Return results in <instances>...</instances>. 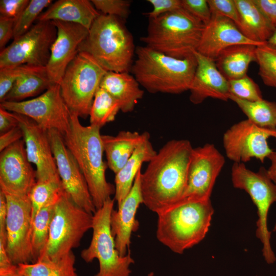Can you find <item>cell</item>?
Returning a JSON list of instances; mask_svg holds the SVG:
<instances>
[{
  "label": "cell",
  "instance_id": "6da1fadb",
  "mask_svg": "<svg viewBox=\"0 0 276 276\" xmlns=\"http://www.w3.org/2000/svg\"><path fill=\"white\" fill-rule=\"evenodd\" d=\"M193 147L187 140L168 141L140 175L144 204L158 214L176 203L185 190Z\"/></svg>",
  "mask_w": 276,
  "mask_h": 276
},
{
  "label": "cell",
  "instance_id": "7a4b0ae2",
  "mask_svg": "<svg viewBox=\"0 0 276 276\" xmlns=\"http://www.w3.org/2000/svg\"><path fill=\"white\" fill-rule=\"evenodd\" d=\"M100 129L91 125L83 126L79 117L71 112L70 128L62 136L83 173L96 210L115 193V186L106 178L108 166L103 159L104 151Z\"/></svg>",
  "mask_w": 276,
  "mask_h": 276
},
{
  "label": "cell",
  "instance_id": "3957f363",
  "mask_svg": "<svg viewBox=\"0 0 276 276\" xmlns=\"http://www.w3.org/2000/svg\"><path fill=\"white\" fill-rule=\"evenodd\" d=\"M131 71L149 93L179 94L189 90L197 67L193 53L179 59L146 45L136 48Z\"/></svg>",
  "mask_w": 276,
  "mask_h": 276
},
{
  "label": "cell",
  "instance_id": "277c9868",
  "mask_svg": "<svg viewBox=\"0 0 276 276\" xmlns=\"http://www.w3.org/2000/svg\"><path fill=\"white\" fill-rule=\"evenodd\" d=\"M214 212L210 199L178 201L157 214L156 238L173 252L181 254L205 238Z\"/></svg>",
  "mask_w": 276,
  "mask_h": 276
},
{
  "label": "cell",
  "instance_id": "5b68a950",
  "mask_svg": "<svg viewBox=\"0 0 276 276\" xmlns=\"http://www.w3.org/2000/svg\"><path fill=\"white\" fill-rule=\"evenodd\" d=\"M124 22L116 16L101 13L80 45L79 52L90 54L107 71L129 72L136 48Z\"/></svg>",
  "mask_w": 276,
  "mask_h": 276
},
{
  "label": "cell",
  "instance_id": "8992f818",
  "mask_svg": "<svg viewBox=\"0 0 276 276\" xmlns=\"http://www.w3.org/2000/svg\"><path fill=\"white\" fill-rule=\"evenodd\" d=\"M204 25L183 8L149 19L145 45L176 58L197 50Z\"/></svg>",
  "mask_w": 276,
  "mask_h": 276
},
{
  "label": "cell",
  "instance_id": "52a82bcc",
  "mask_svg": "<svg viewBox=\"0 0 276 276\" xmlns=\"http://www.w3.org/2000/svg\"><path fill=\"white\" fill-rule=\"evenodd\" d=\"M108 71L88 53L79 52L59 83L62 97L72 112L86 119L101 81Z\"/></svg>",
  "mask_w": 276,
  "mask_h": 276
},
{
  "label": "cell",
  "instance_id": "ba28073f",
  "mask_svg": "<svg viewBox=\"0 0 276 276\" xmlns=\"http://www.w3.org/2000/svg\"><path fill=\"white\" fill-rule=\"evenodd\" d=\"M93 224V214L76 204L63 190L55 205L48 242L42 256L56 260L68 254L80 246Z\"/></svg>",
  "mask_w": 276,
  "mask_h": 276
},
{
  "label": "cell",
  "instance_id": "9c48e42d",
  "mask_svg": "<svg viewBox=\"0 0 276 276\" xmlns=\"http://www.w3.org/2000/svg\"><path fill=\"white\" fill-rule=\"evenodd\" d=\"M114 201L108 199L93 214L92 238L89 246L81 252L86 263L98 260L99 269L95 276H130V266L134 262L130 251L122 257L116 248L110 226Z\"/></svg>",
  "mask_w": 276,
  "mask_h": 276
},
{
  "label": "cell",
  "instance_id": "30bf717a",
  "mask_svg": "<svg viewBox=\"0 0 276 276\" xmlns=\"http://www.w3.org/2000/svg\"><path fill=\"white\" fill-rule=\"evenodd\" d=\"M231 178L233 187L246 191L256 206L258 216L256 237L262 243V255L266 262L273 264L276 257L271 246V233L268 229L267 217L271 205L276 202V185L264 167H260L257 172H254L244 163H234Z\"/></svg>",
  "mask_w": 276,
  "mask_h": 276
},
{
  "label": "cell",
  "instance_id": "8fae6325",
  "mask_svg": "<svg viewBox=\"0 0 276 276\" xmlns=\"http://www.w3.org/2000/svg\"><path fill=\"white\" fill-rule=\"evenodd\" d=\"M56 36L57 28L52 21H36L1 51L0 68L23 64L46 67Z\"/></svg>",
  "mask_w": 276,
  "mask_h": 276
},
{
  "label": "cell",
  "instance_id": "7c38bea8",
  "mask_svg": "<svg viewBox=\"0 0 276 276\" xmlns=\"http://www.w3.org/2000/svg\"><path fill=\"white\" fill-rule=\"evenodd\" d=\"M1 190L7 203L6 250L8 257L14 265L34 263L31 241L32 211L29 195Z\"/></svg>",
  "mask_w": 276,
  "mask_h": 276
},
{
  "label": "cell",
  "instance_id": "4fadbf2b",
  "mask_svg": "<svg viewBox=\"0 0 276 276\" xmlns=\"http://www.w3.org/2000/svg\"><path fill=\"white\" fill-rule=\"evenodd\" d=\"M0 106L30 118L47 130H56L62 136L70 127L71 111L62 97L59 84L52 85L43 94L31 100L4 101Z\"/></svg>",
  "mask_w": 276,
  "mask_h": 276
},
{
  "label": "cell",
  "instance_id": "5bb4252c",
  "mask_svg": "<svg viewBox=\"0 0 276 276\" xmlns=\"http://www.w3.org/2000/svg\"><path fill=\"white\" fill-rule=\"evenodd\" d=\"M276 139V129L258 126L248 119L232 125L223 134L226 157L234 163H245L255 158L263 163L273 151L267 140Z\"/></svg>",
  "mask_w": 276,
  "mask_h": 276
},
{
  "label": "cell",
  "instance_id": "9a60e30c",
  "mask_svg": "<svg viewBox=\"0 0 276 276\" xmlns=\"http://www.w3.org/2000/svg\"><path fill=\"white\" fill-rule=\"evenodd\" d=\"M225 163L224 156L213 144L206 143L194 148L187 185L177 202L210 199L217 178Z\"/></svg>",
  "mask_w": 276,
  "mask_h": 276
},
{
  "label": "cell",
  "instance_id": "2e32d148",
  "mask_svg": "<svg viewBox=\"0 0 276 276\" xmlns=\"http://www.w3.org/2000/svg\"><path fill=\"white\" fill-rule=\"evenodd\" d=\"M48 134L64 191L76 204L94 214L97 210L86 181L77 162L65 145L62 135L54 129L48 130Z\"/></svg>",
  "mask_w": 276,
  "mask_h": 276
},
{
  "label": "cell",
  "instance_id": "e0dca14e",
  "mask_svg": "<svg viewBox=\"0 0 276 276\" xmlns=\"http://www.w3.org/2000/svg\"><path fill=\"white\" fill-rule=\"evenodd\" d=\"M36 181V170L28 158L24 139L1 152V190L18 195H29Z\"/></svg>",
  "mask_w": 276,
  "mask_h": 276
},
{
  "label": "cell",
  "instance_id": "ac0fdd59",
  "mask_svg": "<svg viewBox=\"0 0 276 276\" xmlns=\"http://www.w3.org/2000/svg\"><path fill=\"white\" fill-rule=\"evenodd\" d=\"M14 113L22 130L28 158L36 168L37 181L60 179L48 130L25 116Z\"/></svg>",
  "mask_w": 276,
  "mask_h": 276
},
{
  "label": "cell",
  "instance_id": "d6986e66",
  "mask_svg": "<svg viewBox=\"0 0 276 276\" xmlns=\"http://www.w3.org/2000/svg\"><path fill=\"white\" fill-rule=\"evenodd\" d=\"M57 28V36L51 49L46 70L52 84H59L65 71L79 52L89 30L75 23L51 21Z\"/></svg>",
  "mask_w": 276,
  "mask_h": 276
},
{
  "label": "cell",
  "instance_id": "ffe728a7",
  "mask_svg": "<svg viewBox=\"0 0 276 276\" xmlns=\"http://www.w3.org/2000/svg\"><path fill=\"white\" fill-rule=\"evenodd\" d=\"M259 44L246 38L236 25L225 17L212 15L204 25L197 51L215 61L226 48L235 45Z\"/></svg>",
  "mask_w": 276,
  "mask_h": 276
},
{
  "label": "cell",
  "instance_id": "44dd1931",
  "mask_svg": "<svg viewBox=\"0 0 276 276\" xmlns=\"http://www.w3.org/2000/svg\"><path fill=\"white\" fill-rule=\"evenodd\" d=\"M194 54L197 67L189 89L191 102L199 104L208 98L227 101L230 95L228 80L219 71L215 61L197 51Z\"/></svg>",
  "mask_w": 276,
  "mask_h": 276
},
{
  "label": "cell",
  "instance_id": "7402d4cb",
  "mask_svg": "<svg viewBox=\"0 0 276 276\" xmlns=\"http://www.w3.org/2000/svg\"><path fill=\"white\" fill-rule=\"evenodd\" d=\"M141 169L139 171L129 194L113 210L110 217V226L114 238L116 248L120 255L125 256L129 251L132 232L137 228L135 215L143 200L140 188Z\"/></svg>",
  "mask_w": 276,
  "mask_h": 276
},
{
  "label": "cell",
  "instance_id": "603a6c76",
  "mask_svg": "<svg viewBox=\"0 0 276 276\" xmlns=\"http://www.w3.org/2000/svg\"><path fill=\"white\" fill-rule=\"evenodd\" d=\"M101 14L91 1L58 0L42 12L37 21H54L75 23L89 29Z\"/></svg>",
  "mask_w": 276,
  "mask_h": 276
},
{
  "label": "cell",
  "instance_id": "cb8c5ba5",
  "mask_svg": "<svg viewBox=\"0 0 276 276\" xmlns=\"http://www.w3.org/2000/svg\"><path fill=\"white\" fill-rule=\"evenodd\" d=\"M133 75L129 72L108 71L103 77L100 87L107 91L119 103L124 113L132 112L144 91Z\"/></svg>",
  "mask_w": 276,
  "mask_h": 276
},
{
  "label": "cell",
  "instance_id": "d4e9b609",
  "mask_svg": "<svg viewBox=\"0 0 276 276\" xmlns=\"http://www.w3.org/2000/svg\"><path fill=\"white\" fill-rule=\"evenodd\" d=\"M150 136L148 132L120 131L116 135H102L108 167L115 174L126 163L139 145Z\"/></svg>",
  "mask_w": 276,
  "mask_h": 276
},
{
  "label": "cell",
  "instance_id": "484cf974",
  "mask_svg": "<svg viewBox=\"0 0 276 276\" xmlns=\"http://www.w3.org/2000/svg\"><path fill=\"white\" fill-rule=\"evenodd\" d=\"M150 135L137 147L125 165L116 173L114 200L120 205L130 191L142 165L149 162L157 152L150 140Z\"/></svg>",
  "mask_w": 276,
  "mask_h": 276
},
{
  "label": "cell",
  "instance_id": "4316f807",
  "mask_svg": "<svg viewBox=\"0 0 276 276\" xmlns=\"http://www.w3.org/2000/svg\"><path fill=\"white\" fill-rule=\"evenodd\" d=\"M239 15L237 26L249 40L259 44L268 41L275 29L255 5L253 0H235Z\"/></svg>",
  "mask_w": 276,
  "mask_h": 276
},
{
  "label": "cell",
  "instance_id": "83f0119b",
  "mask_svg": "<svg viewBox=\"0 0 276 276\" xmlns=\"http://www.w3.org/2000/svg\"><path fill=\"white\" fill-rule=\"evenodd\" d=\"M256 45L252 44L228 47L215 61L216 66L228 80L241 78L247 75L250 63L256 62Z\"/></svg>",
  "mask_w": 276,
  "mask_h": 276
},
{
  "label": "cell",
  "instance_id": "f1b7e54d",
  "mask_svg": "<svg viewBox=\"0 0 276 276\" xmlns=\"http://www.w3.org/2000/svg\"><path fill=\"white\" fill-rule=\"evenodd\" d=\"M75 261V256L72 251L58 259L42 256L35 263L18 266L24 276H78Z\"/></svg>",
  "mask_w": 276,
  "mask_h": 276
},
{
  "label": "cell",
  "instance_id": "f546056e",
  "mask_svg": "<svg viewBox=\"0 0 276 276\" xmlns=\"http://www.w3.org/2000/svg\"><path fill=\"white\" fill-rule=\"evenodd\" d=\"M60 196L45 205L32 219L31 241L32 255L35 263L45 251L48 242L55 205Z\"/></svg>",
  "mask_w": 276,
  "mask_h": 276
},
{
  "label": "cell",
  "instance_id": "4dcf8cb0",
  "mask_svg": "<svg viewBox=\"0 0 276 276\" xmlns=\"http://www.w3.org/2000/svg\"><path fill=\"white\" fill-rule=\"evenodd\" d=\"M229 100L235 102L247 119L255 125L264 128L276 129V102L263 99L248 101L231 95Z\"/></svg>",
  "mask_w": 276,
  "mask_h": 276
},
{
  "label": "cell",
  "instance_id": "1f68e13d",
  "mask_svg": "<svg viewBox=\"0 0 276 276\" xmlns=\"http://www.w3.org/2000/svg\"><path fill=\"white\" fill-rule=\"evenodd\" d=\"M52 85L47 70L25 75L18 78L5 97L4 101L20 102L40 94Z\"/></svg>",
  "mask_w": 276,
  "mask_h": 276
},
{
  "label": "cell",
  "instance_id": "d6a6232c",
  "mask_svg": "<svg viewBox=\"0 0 276 276\" xmlns=\"http://www.w3.org/2000/svg\"><path fill=\"white\" fill-rule=\"evenodd\" d=\"M120 110L118 102L107 91L99 87L95 95L89 113L90 125L100 128L114 121Z\"/></svg>",
  "mask_w": 276,
  "mask_h": 276
},
{
  "label": "cell",
  "instance_id": "836d02e7",
  "mask_svg": "<svg viewBox=\"0 0 276 276\" xmlns=\"http://www.w3.org/2000/svg\"><path fill=\"white\" fill-rule=\"evenodd\" d=\"M63 190L60 179L36 181L29 194L32 205V219L45 205L58 198Z\"/></svg>",
  "mask_w": 276,
  "mask_h": 276
},
{
  "label": "cell",
  "instance_id": "e575fe53",
  "mask_svg": "<svg viewBox=\"0 0 276 276\" xmlns=\"http://www.w3.org/2000/svg\"><path fill=\"white\" fill-rule=\"evenodd\" d=\"M256 62L264 84L276 88V45L266 42L257 46Z\"/></svg>",
  "mask_w": 276,
  "mask_h": 276
},
{
  "label": "cell",
  "instance_id": "d590c367",
  "mask_svg": "<svg viewBox=\"0 0 276 276\" xmlns=\"http://www.w3.org/2000/svg\"><path fill=\"white\" fill-rule=\"evenodd\" d=\"M51 0H31L27 7L15 21L13 39H16L28 31L43 10L50 6Z\"/></svg>",
  "mask_w": 276,
  "mask_h": 276
},
{
  "label": "cell",
  "instance_id": "8d00e7d4",
  "mask_svg": "<svg viewBox=\"0 0 276 276\" xmlns=\"http://www.w3.org/2000/svg\"><path fill=\"white\" fill-rule=\"evenodd\" d=\"M45 70V67L35 66L28 64L0 68L1 103L4 101L18 78L26 74L41 72Z\"/></svg>",
  "mask_w": 276,
  "mask_h": 276
},
{
  "label": "cell",
  "instance_id": "74e56055",
  "mask_svg": "<svg viewBox=\"0 0 276 276\" xmlns=\"http://www.w3.org/2000/svg\"><path fill=\"white\" fill-rule=\"evenodd\" d=\"M230 95L248 101L263 99L258 85L247 75L236 79L228 80Z\"/></svg>",
  "mask_w": 276,
  "mask_h": 276
},
{
  "label": "cell",
  "instance_id": "f35d334b",
  "mask_svg": "<svg viewBox=\"0 0 276 276\" xmlns=\"http://www.w3.org/2000/svg\"><path fill=\"white\" fill-rule=\"evenodd\" d=\"M102 14L116 16L125 21L129 15L131 1L128 0H92Z\"/></svg>",
  "mask_w": 276,
  "mask_h": 276
},
{
  "label": "cell",
  "instance_id": "ab89813d",
  "mask_svg": "<svg viewBox=\"0 0 276 276\" xmlns=\"http://www.w3.org/2000/svg\"><path fill=\"white\" fill-rule=\"evenodd\" d=\"M212 15L229 18L237 26L239 15L235 0H208Z\"/></svg>",
  "mask_w": 276,
  "mask_h": 276
},
{
  "label": "cell",
  "instance_id": "60d3db41",
  "mask_svg": "<svg viewBox=\"0 0 276 276\" xmlns=\"http://www.w3.org/2000/svg\"><path fill=\"white\" fill-rule=\"evenodd\" d=\"M182 8L204 25L211 20L212 14L206 0H181Z\"/></svg>",
  "mask_w": 276,
  "mask_h": 276
},
{
  "label": "cell",
  "instance_id": "b9f144b4",
  "mask_svg": "<svg viewBox=\"0 0 276 276\" xmlns=\"http://www.w3.org/2000/svg\"><path fill=\"white\" fill-rule=\"evenodd\" d=\"M29 2L30 0H1L0 17L16 21Z\"/></svg>",
  "mask_w": 276,
  "mask_h": 276
},
{
  "label": "cell",
  "instance_id": "7bdbcfd3",
  "mask_svg": "<svg viewBox=\"0 0 276 276\" xmlns=\"http://www.w3.org/2000/svg\"><path fill=\"white\" fill-rule=\"evenodd\" d=\"M152 10L146 13L149 19L182 9L181 0H148Z\"/></svg>",
  "mask_w": 276,
  "mask_h": 276
},
{
  "label": "cell",
  "instance_id": "ee69618b",
  "mask_svg": "<svg viewBox=\"0 0 276 276\" xmlns=\"http://www.w3.org/2000/svg\"><path fill=\"white\" fill-rule=\"evenodd\" d=\"M270 24L276 29V0H253Z\"/></svg>",
  "mask_w": 276,
  "mask_h": 276
},
{
  "label": "cell",
  "instance_id": "f6af8a7d",
  "mask_svg": "<svg viewBox=\"0 0 276 276\" xmlns=\"http://www.w3.org/2000/svg\"><path fill=\"white\" fill-rule=\"evenodd\" d=\"M15 20L0 17V50L4 49L6 44L14 35Z\"/></svg>",
  "mask_w": 276,
  "mask_h": 276
},
{
  "label": "cell",
  "instance_id": "bcb514c9",
  "mask_svg": "<svg viewBox=\"0 0 276 276\" xmlns=\"http://www.w3.org/2000/svg\"><path fill=\"white\" fill-rule=\"evenodd\" d=\"M24 134L19 126H17L6 132L0 134V151L23 139Z\"/></svg>",
  "mask_w": 276,
  "mask_h": 276
},
{
  "label": "cell",
  "instance_id": "7dc6e473",
  "mask_svg": "<svg viewBox=\"0 0 276 276\" xmlns=\"http://www.w3.org/2000/svg\"><path fill=\"white\" fill-rule=\"evenodd\" d=\"M19 126L14 113L0 106V133H3Z\"/></svg>",
  "mask_w": 276,
  "mask_h": 276
},
{
  "label": "cell",
  "instance_id": "c3c4849f",
  "mask_svg": "<svg viewBox=\"0 0 276 276\" xmlns=\"http://www.w3.org/2000/svg\"><path fill=\"white\" fill-rule=\"evenodd\" d=\"M7 203L5 195L0 190V241L6 244Z\"/></svg>",
  "mask_w": 276,
  "mask_h": 276
},
{
  "label": "cell",
  "instance_id": "681fc988",
  "mask_svg": "<svg viewBox=\"0 0 276 276\" xmlns=\"http://www.w3.org/2000/svg\"><path fill=\"white\" fill-rule=\"evenodd\" d=\"M12 265L7 252L6 244L0 241V269L8 268Z\"/></svg>",
  "mask_w": 276,
  "mask_h": 276
},
{
  "label": "cell",
  "instance_id": "f907efd6",
  "mask_svg": "<svg viewBox=\"0 0 276 276\" xmlns=\"http://www.w3.org/2000/svg\"><path fill=\"white\" fill-rule=\"evenodd\" d=\"M268 158L271 164L267 169V173L270 179L276 185V152L273 151Z\"/></svg>",
  "mask_w": 276,
  "mask_h": 276
},
{
  "label": "cell",
  "instance_id": "816d5d0a",
  "mask_svg": "<svg viewBox=\"0 0 276 276\" xmlns=\"http://www.w3.org/2000/svg\"><path fill=\"white\" fill-rule=\"evenodd\" d=\"M0 276H24L19 271L18 265L13 264L6 268L0 269Z\"/></svg>",
  "mask_w": 276,
  "mask_h": 276
},
{
  "label": "cell",
  "instance_id": "f5cc1de1",
  "mask_svg": "<svg viewBox=\"0 0 276 276\" xmlns=\"http://www.w3.org/2000/svg\"><path fill=\"white\" fill-rule=\"evenodd\" d=\"M267 42L271 44L276 45V29L272 36L268 40Z\"/></svg>",
  "mask_w": 276,
  "mask_h": 276
},
{
  "label": "cell",
  "instance_id": "db71d44e",
  "mask_svg": "<svg viewBox=\"0 0 276 276\" xmlns=\"http://www.w3.org/2000/svg\"><path fill=\"white\" fill-rule=\"evenodd\" d=\"M273 232H276V222H275V225L274 226V227L273 228Z\"/></svg>",
  "mask_w": 276,
  "mask_h": 276
}]
</instances>
